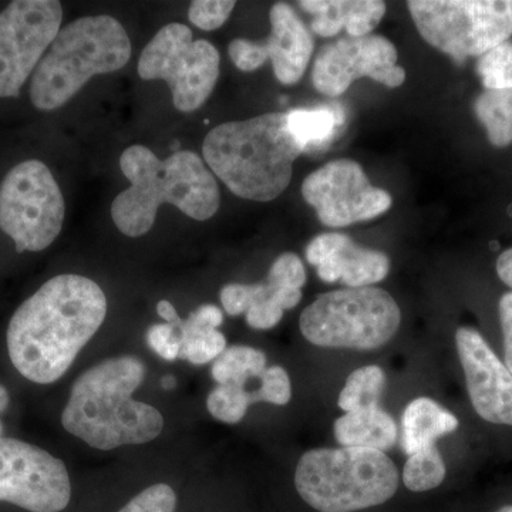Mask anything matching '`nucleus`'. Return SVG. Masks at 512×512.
<instances>
[{
  "label": "nucleus",
  "mask_w": 512,
  "mask_h": 512,
  "mask_svg": "<svg viewBox=\"0 0 512 512\" xmlns=\"http://www.w3.org/2000/svg\"><path fill=\"white\" fill-rule=\"evenodd\" d=\"M106 315V295L92 279L72 274L49 279L10 319L6 342L13 366L30 382H57Z\"/></svg>",
  "instance_id": "obj_1"
},
{
  "label": "nucleus",
  "mask_w": 512,
  "mask_h": 512,
  "mask_svg": "<svg viewBox=\"0 0 512 512\" xmlns=\"http://www.w3.org/2000/svg\"><path fill=\"white\" fill-rule=\"evenodd\" d=\"M146 375V365L136 356L113 357L86 370L64 407V430L103 451L157 439L164 429L163 414L133 399Z\"/></svg>",
  "instance_id": "obj_2"
},
{
  "label": "nucleus",
  "mask_w": 512,
  "mask_h": 512,
  "mask_svg": "<svg viewBox=\"0 0 512 512\" xmlns=\"http://www.w3.org/2000/svg\"><path fill=\"white\" fill-rule=\"evenodd\" d=\"M120 167L131 185L111 204V217L127 237L146 235L165 202L197 221L210 220L220 208L217 180L194 151L160 160L150 148L136 144L121 154Z\"/></svg>",
  "instance_id": "obj_3"
},
{
  "label": "nucleus",
  "mask_w": 512,
  "mask_h": 512,
  "mask_svg": "<svg viewBox=\"0 0 512 512\" xmlns=\"http://www.w3.org/2000/svg\"><path fill=\"white\" fill-rule=\"evenodd\" d=\"M302 153L289 131L288 111L220 124L202 144L205 163L229 191L258 202L275 200L289 187Z\"/></svg>",
  "instance_id": "obj_4"
},
{
  "label": "nucleus",
  "mask_w": 512,
  "mask_h": 512,
  "mask_svg": "<svg viewBox=\"0 0 512 512\" xmlns=\"http://www.w3.org/2000/svg\"><path fill=\"white\" fill-rule=\"evenodd\" d=\"M131 57L126 29L111 16H84L60 29L37 64L30 100L40 111L60 109L97 74L123 69Z\"/></svg>",
  "instance_id": "obj_5"
},
{
  "label": "nucleus",
  "mask_w": 512,
  "mask_h": 512,
  "mask_svg": "<svg viewBox=\"0 0 512 512\" xmlns=\"http://www.w3.org/2000/svg\"><path fill=\"white\" fill-rule=\"evenodd\" d=\"M295 485L319 512H355L384 504L399 488V471L383 451L316 448L303 454Z\"/></svg>",
  "instance_id": "obj_6"
},
{
  "label": "nucleus",
  "mask_w": 512,
  "mask_h": 512,
  "mask_svg": "<svg viewBox=\"0 0 512 512\" xmlns=\"http://www.w3.org/2000/svg\"><path fill=\"white\" fill-rule=\"evenodd\" d=\"M402 313L384 289L345 288L323 293L299 319L302 335L320 348L373 350L396 335Z\"/></svg>",
  "instance_id": "obj_7"
},
{
  "label": "nucleus",
  "mask_w": 512,
  "mask_h": 512,
  "mask_svg": "<svg viewBox=\"0 0 512 512\" xmlns=\"http://www.w3.org/2000/svg\"><path fill=\"white\" fill-rule=\"evenodd\" d=\"M407 6L421 37L457 64L512 35V0H412Z\"/></svg>",
  "instance_id": "obj_8"
},
{
  "label": "nucleus",
  "mask_w": 512,
  "mask_h": 512,
  "mask_svg": "<svg viewBox=\"0 0 512 512\" xmlns=\"http://www.w3.org/2000/svg\"><path fill=\"white\" fill-rule=\"evenodd\" d=\"M66 204L52 171L42 161H23L0 184V229L18 252L49 248L62 232Z\"/></svg>",
  "instance_id": "obj_9"
},
{
  "label": "nucleus",
  "mask_w": 512,
  "mask_h": 512,
  "mask_svg": "<svg viewBox=\"0 0 512 512\" xmlns=\"http://www.w3.org/2000/svg\"><path fill=\"white\" fill-rule=\"evenodd\" d=\"M220 52L208 40H194L191 29L170 23L144 47L138 60L143 80H164L174 106L191 113L210 99L220 77Z\"/></svg>",
  "instance_id": "obj_10"
},
{
  "label": "nucleus",
  "mask_w": 512,
  "mask_h": 512,
  "mask_svg": "<svg viewBox=\"0 0 512 512\" xmlns=\"http://www.w3.org/2000/svg\"><path fill=\"white\" fill-rule=\"evenodd\" d=\"M62 20V3L56 0H16L0 12V99L19 96Z\"/></svg>",
  "instance_id": "obj_11"
},
{
  "label": "nucleus",
  "mask_w": 512,
  "mask_h": 512,
  "mask_svg": "<svg viewBox=\"0 0 512 512\" xmlns=\"http://www.w3.org/2000/svg\"><path fill=\"white\" fill-rule=\"evenodd\" d=\"M70 498L62 460L25 441L0 437V501L32 512H60Z\"/></svg>",
  "instance_id": "obj_12"
},
{
  "label": "nucleus",
  "mask_w": 512,
  "mask_h": 512,
  "mask_svg": "<svg viewBox=\"0 0 512 512\" xmlns=\"http://www.w3.org/2000/svg\"><path fill=\"white\" fill-rule=\"evenodd\" d=\"M302 195L323 225L332 228L373 220L392 207V197L373 187L356 161L336 160L308 175Z\"/></svg>",
  "instance_id": "obj_13"
},
{
  "label": "nucleus",
  "mask_w": 512,
  "mask_h": 512,
  "mask_svg": "<svg viewBox=\"0 0 512 512\" xmlns=\"http://www.w3.org/2000/svg\"><path fill=\"white\" fill-rule=\"evenodd\" d=\"M362 77L387 87L402 86L403 67L397 66V50L383 36L342 37L319 50L312 70V82L319 93L339 97Z\"/></svg>",
  "instance_id": "obj_14"
},
{
  "label": "nucleus",
  "mask_w": 512,
  "mask_h": 512,
  "mask_svg": "<svg viewBox=\"0 0 512 512\" xmlns=\"http://www.w3.org/2000/svg\"><path fill=\"white\" fill-rule=\"evenodd\" d=\"M456 345L468 394L478 416L488 423L512 426V375L478 330L460 328Z\"/></svg>",
  "instance_id": "obj_15"
},
{
  "label": "nucleus",
  "mask_w": 512,
  "mask_h": 512,
  "mask_svg": "<svg viewBox=\"0 0 512 512\" xmlns=\"http://www.w3.org/2000/svg\"><path fill=\"white\" fill-rule=\"evenodd\" d=\"M306 259L316 266L326 284L343 282L348 288H366L383 281L390 271L389 256L362 248L345 234H322L306 248Z\"/></svg>",
  "instance_id": "obj_16"
},
{
  "label": "nucleus",
  "mask_w": 512,
  "mask_h": 512,
  "mask_svg": "<svg viewBox=\"0 0 512 512\" xmlns=\"http://www.w3.org/2000/svg\"><path fill=\"white\" fill-rule=\"evenodd\" d=\"M271 35L264 45L271 59L276 79L292 86L302 79L315 50V40L308 26L288 3H275L271 13Z\"/></svg>",
  "instance_id": "obj_17"
},
{
  "label": "nucleus",
  "mask_w": 512,
  "mask_h": 512,
  "mask_svg": "<svg viewBox=\"0 0 512 512\" xmlns=\"http://www.w3.org/2000/svg\"><path fill=\"white\" fill-rule=\"evenodd\" d=\"M299 6L313 16L316 35L332 37L345 29L350 37L369 36L386 13L380 0H303Z\"/></svg>",
  "instance_id": "obj_18"
},
{
  "label": "nucleus",
  "mask_w": 512,
  "mask_h": 512,
  "mask_svg": "<svg viewBox=\"0 0 512 512\" xmlns=\"http://www.w3.org/2000/svg\"><path fill=\"white\" fill-rule=\"evenodd\" d=\"M336 440L342 447L390 450L397 443L396 421L380 407L346 413L333 426Z\"/></svg>",
  "instance_id": "obj_19"
},
{
  "label": "nucleus",
  "mask_w": 512,
  "mask_h": 512,
  "mask_svg": "<svg viewBox=\"0 0 512 512\" xmlns=\"http://www.w3.org/2000/svg\"><path fill=\"white\" fill-rule=\"evenodd\" d=\"M458 427L457 417L443 409L429 397H419L409 403L402 419V448L407 456L434 446L440 437L453 433Z\"/></svg>",
  "instance_id": "obj_20"
},
{
  "label": "nucleus",
  "mask_w": 512,
  "mask_h": 512,
  "mask_svg": "<svg viewBox=\"0 0 512 512\" xmlns=\"http://www.w3.org/2000/svg\"><path fill=\"white\" fill-rule=\"evenodd\" d=\"M301 299V289L282 288L268 276L259 284H229L221 289V303L229 316L242 315L252 306L262 303H276L288 311L295 308Z\"/></svg>",
  "instance_id": "obj_21"
},
{
  "label": "nucleus",
  "mask_w": 512,
  "mask_h": 512,
  "mask_svg": "<svg viewBox=\"0 0 512 512\" xmlns=\"http://www.w3.org/2000/svg\"><path fill=\"white\" fill-rule=\"evenodd\" d=\"M474 113L494 147L512 144V89L485 90L474 101Z\"/></svg>",
  "instance_id": "obj_22"
},
{
  "label": "nucleus",
  "mask_w": 512,
  "mask_h": 512,
  "mask_svg": "<svg viewBox=\"0 0 512 512\" xmlns=\"http://www.w3.org/2000/svg\"><path fill=\"white\" fill-rule=\"evenodd\" d=\"M265 370L264 352L249 346H231L215 360L211 375L218 384H237L245 387L249 380L256 377L261 379Z\"/></svg>",
  "instance_id": "obj_23"
},
{
  "label": "nucleus",
  "mask_w": 512,
  "mask_h": 512,
  "mask_svg": "<svg viewBox=\"0 0 512 512\" xmlns=\"http://www.w3.org/2000/svg\"><path fill=\"white\" fill-rule=\"evenodd\" d=\"M384 386L386 375L379 366L360 367L346 380L339 394V407L346 413L379 407Z\"/></svg>",
  "instance_id": "obj_24"
},
{
  "label": "nucleus",
  "mask_w": 512,
  "mask_h": 512,
  "mask_svg": "<svg viewBox=\"0 0 512 512\" xmlns=\"http://www.w3.org/2000/svg\"><path fill=\"white\" fill-rule=\"evenodd\" d=\"M339 119L338 114L329 107L288 111L289 131L305 151L328 143L335 134L336 127L340 123Z\"/></svg>",
  "instance_id": "obj_25"
},
{
  "label": "nucleus",
  "mask_w": 512,
  "mask_h": 512,
  "mask_svg": "<svg viewBox=\"0 0 512 512\" xmlns=\"http://www.w3.org/2000/svg\"><path fill=\"white\" fill-rule=\"evenodd\" d=\"M446 478V464L436 446L423 448L409 456L403 470V483L414 493L439 487Z\"/></svg>",
  "instance_id": "obj_26"
},
{
  "label": "nucleus",
  "mask_w": 512,
  "mask_h": 512,
  "mask_svg": "<svg viewBox=\"0 0 512 512\" xmlns=\"http://www.w3.org/2000/svg\"><path fill=\"white\" fill-rule=\"evenodd\" d=\"M181 338L180 359L195 366L215 362L227 349V339L218 329H177Z\"/></svg>",
  "instance_id": "obj_27"
},
{
  "label": "nucleus",
  "mask_w": 512,
  "mask_h": 512,
  "mask_svg": "<svg viewBox=\"0 0 512 512\" xmlns=\"http://www.w3.org/2000/svg\"><path fill=\"white\" fill-rule=\"evenodd\" d=\"M249 392L237 384H218L207 399V409L215 420L237 424L248 412Z\"/></svg>",
  "instance_id": "obj_28"
},
{
  "label": "nucleus",
  "mask_w": 512,
  "mask_h": 512,
  "mask_svg": "<svg viewBox=\"0 0 512 512\" xmlns=\"http://www.w3.org/2000/svg\"><path fill=\"white\" fill-rule=\"evenodd\" d=\"M476 70L485 90L512 89V43L507 40L485 53Z\"/></svg>",
  "instance_id": "obj_29"
},
{
  "label": "nucleus",
  "mask_w": 512,
  "mask_h": 512,
  "mask_svg": "<svg viewBox=\"0 0 512 512\" xmlns=\"http://www.w3.org/2000/svg\"><path fill=\"white\" fill-rule=\"evenodd\" d=\"M261 387L255 392H249L252 403L266 402L275 406H285L292 397V384L284 367H266L261 377Z\"/></svg>",
  "instance_id": "obj_30"
},
{
  "label": "nucleus",
  "mask_w": 512,
  "mask_h": 512,
  "mask_svg": "<svg viewBox=\"0 0 512 512\" xmlns=\"http://www.w3.org/2000/svg\"><path fill=\"white\" fill-rule=\"evenodd\" d=\"M177 494L168 484H154L137 494L119 512H175Z\"/></svg>",
  "instance_id": "obj_31"
},
{
  "label": "nucleus",
  "mask_w": 512,
  "mask_h": 512,
  "mask_svg": "<svg viewBox=\"0 0 512 512\" xmlns=\"http://www.w3.org/2000/svg\"><path fill=\"white\" fill-rule=\"evenodd\" d=\"M235 2L228 0H195L188 10L192 25L202 30L220 29L234 10Z\"/></svg>",
  "instance_id": "obj_32"
},
{
  "label": "nucleus",
  "mask_w": 512,
  "mask_h": 512,
  "mask_svg": "<svg viewBox=\"0 0 512 512\" xmlns=\"http://www.w3.org/2000/svg\"><path fill=\"white\" fill-rule=\"evenodd\" d=\"M147 343L165 362L180 359L181 338L177 328L170 323H157L147 332Z\"/></svg>",
  "instance_id": "obj_33"
},
{
  "label": "nucleus",
  "mask_w": 512,
  "mask_h": 512,
  "mask_svg": "<svg viewBox=\"0 0 512 512\" xmlns=\"http://www.w3.org/2000/svg\"><path fill=\"white\" fill-rule=\"evenodd\" d=\"M268 278L282 288L302 289L306 284L305 266L298 255L286 252L276 258L268 272Z\"/></svg>",
  "instance_id": "obj_34"
},
{
  "label": "nucleus",
  "mask_w": 512,
  "mask_h": 512,
  "mask_svg": "<svg viewBox=\"0 0 512 512\" xmlns=\"http://www.w3.org/2000/svg\"><path fill=\"white\" fill-rule=\"evenodd\" d=\"M228 53L232 62L242 72H255L269 59L264 43L251 42L247 39L232 40Z\"/></svg>",
  "instance_id": "obj_35"
},
{
  "label": "nucleus",
  "mask_w": 512,
  "mask_h": 512,
  "mask_svg": "<svg viewBox=\"0 0 512 512\" xmlns=\"http://www.w3.org/2000/svg\"><path fill=\"white\" fill-rule=\"evenodd\" d=\"M224 322V313L215 305H202L191 313L187 319H181L177 329L210 330L218 329Z\"/></svg>",
  "instance_id": "obj_36"
},
{
  "label": "nucleus",
  "mask_w": 512,
  "mask_h": 512,
  "mask_svg": "<svg viewBox=\"0 0 512 512\" xmlns=\"http://www.w3.org/2000/svg\"><path fill=\"white\" fill-rule=\"evenodd\" d=\"M498 313L504 336V365L512 375V292L505 293L500 299Z\"/></svg>",
  "instance_id": "obj_37"
},
{
  "label": "nucleus",
  "mask_w": 512,
  "mask_h": 512,
  "mask_svg": "<svg viewBox=\"0 0 512 512\" xmlns=\"http://www.w3.org/2000/svg\"><path fill=\"white\" fill-rule=\"evenodd\" d=\"M497 274L501 281L512 289V248L504 251L498 258Z\"/></svg>",
  "instance_id": "obj_38"
},
{
  "label": "nucleus",
  "mask_w": 512,
  "mask_h": 512,
  "mask_svg": "<svg viewBox=\"0 0 512 512\" xmlns=\"http://www.w3.org/2000/svg\"><path fill=\"white\" fill-rule=\"evenodd\" d=\"M157 312L170 325H177L181 318L178 315L177 309L174 308L173 303L168 301H160L157 303Z\"/></svg>",
  "instance_id": "obj_39"
},
{
  "label": "nucleus",
  "mask_w": 512,
  "mask_h": 512,
  "mask_svg": "<svg viewBox=\"0 0 512 512\" xmlns=\"http://www.w3.org/2000/svg\"><path fill=\"white\" fill-rule=\"evenodd\" d=\"M9 406V393L8 390L5 389V387L0 384V413L5 412L6 409H8ZM3 434V426L2 423H0V437H2Z\"/></svg>",
  "instance_id": "obj_40"
},
{
  "label": "nucleus",
  "mask_w": 512,
  "mask_h": 512,
  "mask_svg": "<svg viewBox=\"0 0 512 512\" xmlns=\"http://www.w3.org/2000/svg\"><path fill=\"white\" fill-rule=\"evenodd\" d=\"M161 386H163L165 390H173L174 387L177 386V380H175L174 376H164L163 379H161Z\"/></svg>",
  "instance_id": "obj_41"
},
{
  "label": "nucleus",
  "mask_w": 512,
  "mask_h": 512,
  "mask_svg": "<svg viewBox=\"0 0 512 512\" xmlns=\"http://www.w3.org/2000/svg\"><path fill=\"white\" fill-rule=\"evenodd\" d=\"M497 512H512V505H505V507L500 508Z\"/></svg>",
  "instance_id": "obj_42"
}]
</instances>
